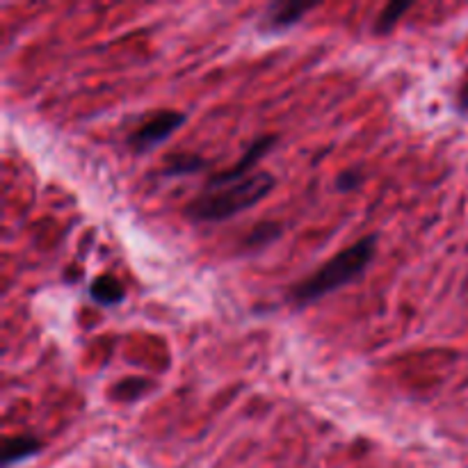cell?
Listing matches in <instances>:
<instances>
[{"label": "cell", "instance_id": "3957f363", "mask_svg": "<svg viewBox=\"0 0 468 468\" xmlns=\"http://www.w3.org/2000/svg\"><path fill=\"white\" fill-rule=\"evenodd\" d=\"M186 114L178 112V110H158V112H154L149 119H144V122L128 135V146H131L135 154H144V151L155 149V146L163 144L165 140H169V137L186 123Z\"/></svg>", "mask_w": 468, "mask_h": 468}, {"label": "cell", "instance_id": "7c38bea8", "mask_svg": "<svg viewBox=\"0 0 468 468\" xmlns=\"http://www.w3.org/2000/svg\"><path fill=\"white\" fill-rule=\"evenodd\" d=\"M336 190L338 192H352L364 183V172L359 167H350V169H343L341 174L336 176Z\"/></svg>", "mask_w": 468, "mask_h": 468}, {"label": "cell", "instance_id": "8992f818", "mask_svg": "<svg viewBox=\"0 0 468 468\" xmlns=\"http://www.w3.org/2000/svg\"><path fill=\"white\" fill-rule=\"evenodd\" d=\"M44 443L39 441L32 434H16V437H7L0 448V466L9 468L18 462H26L30 457H35L37 452H41Z\"/></svg>", "mask_w": 468, "mask_h": 468}, {"label": "cell", "instance_id": "4fadbf2b", "mask_svg": "<svg viewBox=\"0 0 468 468\" xmlns=\"http://www.w3.org/2000/svg\"><path fill=\"white\" fill-rule=\"evenodd\" d=\"M457 110L468 114V78L464 80V85L460 87V91H457Z\"/></svg>", "mask_w": 468, "mask_h": 468}, {"label": "cell", "instance_id": "7a4b0ae2", "mask_svg": "<svg viewBox=\"0 0 468 468\" xmlns=\"http://www.w3.org/2000/svg\"><path fill=\"white\" fill-rule=\"evenodd\" d=\"M274 186H277L274 174L254 172L245 181H238L233 186L206 190L204 195L195 197L183 213L192 222H224V219H231L233 215L254 208L261 199H265L274 190Z\"/></svg>", "mask_w": 468, "mask_h": 468}, {"label": "cell", "instance_id": "277c9868", "mask_svg": "<svg viewBox=\"0 0 468 468\" xmlns=\"http://www.w3.org/2000/svg\"><path fill=\"white\" fill-rule=\"evenodd\" d=\"M274 144H277V135L256 137V140L247 146V151L242 154V158L238 160L231 169H227V172H219V174H215V176L208 178V183H206V190H215V187L233 186V183H238V181H245L247 176H251V174H254L256 165H259L261 160H263L265 155L274 149Z\"/></svg>", "mask_w": 468, "mask_h": 468}, {"label": "cell", "instance_id": "9c48e42d", "mask_svg": "<svg viewBox=\"0 0 468 468\" xmlns=\"http://www.w3.org/2000/svg\"><path fill=\"white\" fill-rule=\"evenodd\" d=\"M206 160L197 154H172L165 158L163 176H187V174H197L206 167Z\"/></svg>", "mask_w": 468, "mask_h": 468}, {"label": "cell", "instance_id": "8fae6325", "mask_svg": "<svg viewBox=\"0 0 468 468\" xmlns=\"http://www.w3.org/2000/svg\"><path fill=\"white\" fill-rule=\"evenodd\" d=\"M151 388H154V382H149V379L128 378V379H122V382L114 384L112 391H110V398H112V400H119V402H135V400H140L144 393H149Z\"/></svg>", "mask_w": 468, "mask_h": 468}, {"label": "cell", "instance_id": "52a82bcc", "mask_svg": "<svg viewBox=\"0 0 468 468\" xmlns=\"http://www.w3.org/2000/svg\"><path fill=\"white\" fill-rule=\"evenodd\" d=\"M90 297L99 306H117L126 300V288L114 274H99L91 282Z\"/></svg>", "mask_w": 468, "mask_h": 468}, {"label": "cell", "instance_id": "5b68a950", "mask_svg": "<svg viewBox=\"0 0 468 468\" xmlns=\"http://www.w3.org/2000/svg\"><path fill=\"white\" fill-rule=\"evenodd\" d=\"M315 5L311 3H274L270 5L268 12L261 16V30L263 32H283L291 30L292 26L304 18L306 12H311Z\"/></svg>", "mask_w": 468, "mask_h": 468}, {"label": "cell", "instance_id": "ba28073f", "mask_svg": "<svg viewBox=\"0 0 468 468\" xmlns=\"http://www.w3.org/2000/svg\"><path fill=\"white\" fill-rule=\"evenodd\" d=\"M283 224L274 222V219H265V222H259L256 227H251L250 231L242 238V250L245 251H261L268 245H272L277 238H282Z\"/></svg>", "mask_w": 468, "mask_h": 468}, {"label": "cell", "instance_id": "30bf717a", "mask_svg": "<svg viewBox=\"0 0 468 468\" xmlns=\"http://www.w3.org/2000/svg\"><path fill=\"white\" fill-rule=\"evenodd\" d=\"M414 7V3L411 0H396V3H388L384 5V9L379 12V16L375 18V35H388V32L396 30L398 23L402 21V16H405L410 9Z\"/></svg>", "mask_w": 468, "mask_h": 468}, {"label": "cell", "instance_id": "6da1fadb", "mask_svg": "<svg viewBox=\"0 0 468 468\" xmlns=\"http://www.w3.org/2000/svg\"><path fill=\"white\" fill-rule=\"evenodd\" d=\"M375 251H378V236H375V233L359 238L355 245L338 251L334 259H329L327 263L320 265L315 272H311L309 277L302 279L300 283H295V286L288 291V300H291L297 309H304V306L332 295L338 288L356 282V279L368 270V265L373 263Z\"/></svg>", "mask_w": 468, "mask_h": 468}]
</instances>
